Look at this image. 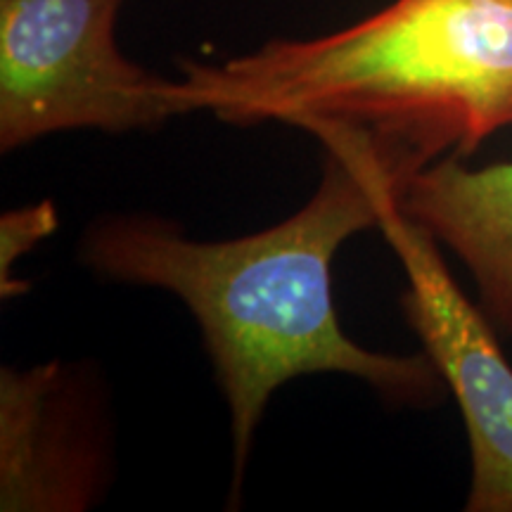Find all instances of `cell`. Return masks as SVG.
I'll return each instance as SVG.
<instances>
[{"mask_svg":"<svg viewBox=\"0 0 512 512\" xmlns=\"http://www.w3.org/2000/svg\"><path fill=\"white\" fill-rule=\"evenodd\" d=\"M320 183L285 221L233 240H190L150 214L105 216L88 226L79 256L114 283L176 294L202 330L230 413L233 491L240 503L254 434L271 396L302 375L339 373L370 384L394 406H425L441 394L427 354H382L339 325L332 264L339 247L380 230L422 166L373 133L318 126Z\"/></svg>","mask_w":512,"mask_h":512,"instance_id":"cell-1","label":"cell"},{"mask_svg":"<svg viewBox=\"0 0 512 512\" xmlns=\"http://www.w3.org/2000/svg\"><path fill=\"white\" fill-rule=\"evenodd\" d=\"M185 114L373 133L420 166L512 126V0H392L330 34L181 62Z\"/></svg>","mask_w":512,"mask_h":512,"instance_id":"cell-2","label":"cell"},{"mask_svg":"<svg viewBox=\"0 0 512 512\" xmlns=\"http://www.w3.org/2000/svg\"><path fill=\"white\" fill-rule=\"evenodd\" d=\"M124 0H0V150L62 131H152L185 110L176 79L117 46Z\"/></svg>","mask_w":512,"mask_h":512,"instance_id":"cell-3","label":"cell"},{"mask_svg":"<svg viewBox=\"0 0 512 512\" xmlns=\"http://www.w3.org/2000/svg\"><path fill=\"white\" fill-rule=\"evenodd\" d=\"M380 233L406 273L401 309L463 415L470 444L467 512H512V366L482 306L467 299L441 245L401 207Z\"/></svg>","mask_w":512,"mask_h":512,"instance_id":"cell-4","label":"cell"},{"mask_svg":"<svg viewBox=\"0 0 512 512\" xmlns=\"http://www.w3.org/2000/svg\"><path fill=\"white\" fill-rule=\"evenodd\" d=\"M110 470V427L86 370L3 368L0 510L83 512L105 494Z\"/></svg>","mask_w":512,"mask_h":512,"instance_id":"cell-5","label":"cell"},{"mask_svg":"<svg viewBox=\"0 0 512 512\" xmlns=\"http://www.w3.org/2000/svg\"><path fill=\"white\" fill-rule=\"evenodd\" d=\"M399 207L458 256L486 318L512 335V162L472 169L437 159L413 174Z\"/></svg>","mask_w":512,"mask_h":512,"instance_id":"cell-6","label":"cell"},{"mask_svg":"<svg viewBox=\"0 0 512 512\" xmlns=\"http://www.w3.org/2000/svg\"><path fill=\"white\" fill-rule=\"evenodd\" d=\"M57 223H60V216L53 200L10 209L0 216V294L3 299H15L29 290V283L17 280V261L50 238L57 230Z\"/></svg>","mask_w":512,"mask_h":512,"instance_id":"cell-7","label":"cell"}]
</instances>
